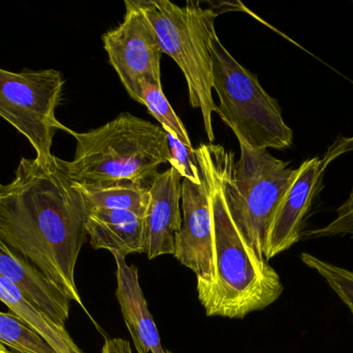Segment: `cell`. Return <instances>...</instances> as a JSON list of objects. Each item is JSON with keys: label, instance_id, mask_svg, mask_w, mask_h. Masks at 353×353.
Segmentation results:
<instances>
[{"label": "cell", "instance_id": "obj_16", "mask_svg": "<svg viewBox=\"0 0 353 353\" xmlns=\"http://www.w3.org/2000/svg\"><path fill=\"white\" fill-rule=\"evenodd\" d=\"M138 103L146 106L149 113L157 120L163 130L173 133L183 144L193 149L184 124L178 117L163 93L161 82L154 80L141 81Z\"/></svg>", "mask_w": 353, "mask_h": 353}, {"label": "cell", "instance_id": "obj_11", "mask_svg": "<svg viewBox=\"0 0 353 353\" xmlns=\"http://www.w3.org/2000/svg\"><path fill=\"white\" fill-rule=\"evenodd\" d=\"M0 276L16 285L28 302L54 323L65 327L72 300L30 263L2 242H0Z\"/></svg>", "mask_w": 353, "mask_h": 353}, {"label": "cell", "instance_id": "obj_1", "mask_svg": "<svg viewBox=\"0 0 353 353\" xmlns=\"http://www.w3.org/2000/svg\"><path fill=\"white\" fill-rule=\"evenodd\" d=\"M87 207L59 165L23 158L0 186V242L26 259L72 302L82 303L74 269L86 240Z\"/></svg>", "mask_w": 353, "mask_h": 353}, {"label": "cell", "instance_id": "obj_4", "mask_svg": "<svg viewBox=\"0 0 353 353\" xmlns=\"http://www.w3.org/2000/svg\"><path fill=\"white\" fill-rule=\"evenodd\" d=\"M150 21L163 52L181 68L188 88L189 104L199 109L208 140L213 143L212 114L217 113L213 99L211 43L217 12L201 1L188 0L184 6L170 0H134Z\"/></svg>", "mask_w": 353, "mask_h": 353}, {"label": "cell", "instance_id": "obj_17", "mask_svg": "<svg viewBox=\"0 0 353 353\" xmlns=\"http://www.w3.org/2000/svg\"><path fill=\"white\" fill-rule=\"evenodd\" d=\"M0 343L12 353H56L37 332L12 313L0 312Z\"/></svg>", "mask_w": 353, "mask_h": 353}, {"label": "cell", "instance_id": "obj_15", "mask_svg": "<svg viewBox=\"0 0 353 353\" xmlns=\"http://www.w3.org/2000/svg\"><path fill=\"white\" fill-rule=\"evenodd\" d=\"M88 209H122L145 218L149 204V186L121 180L99 184H74Z\"/></svg>", "mask_w": 353, "mask_h": 353}, {"label": "cell", "instance_id": "obj_20", "mask_svg": "<svg viewBox=\"0 0 353 353\" xmlns=\"http://www.w3.org/2000/svg\"><path fill=\"white\" fill-rule=\"evenodd\" d=\"M169 141L170 160L172 168L179 175L193 184H201V174L195 158L194 149L186 146L170 131L165 130Z\"/></svg>", "mask_w": 353, "mask_h": 353}, {"label": "cell", "instance_id": "obj_24", "mask_svg": "<svg viewBox=\"0 0 353 353\" xmlns=\"http://www.w3.org/2000/svg\"><path fill=\"white\" fill-rule=\"evenodd\" d=\"M165 353H173V352H165Z\"/></svg>", "mask_w": 353, "mask_h": 353}, {"label": "cell", "instance_id": "obj_14", "mask_svg": "<svg viewBox=\"0 0 353 353\" xmlns=\"http://www.w3.org/2000/svg\"><path fill=\"white\" fill-rule=\"evenodd\" d=\"M0 300L37 332L56 353H83L65 327L57 325L25 298L16 285L0 276Z\"/></svg>", "mask_w": 353, "mask_h": 353}, {"label": "cell", "instance_id": "obj_6", "mask_svg": "<svg viewBox=\"0 0 353 353\" xmlns=\"http://www.w3.org/2000/svg\"><path fill=\"white\" fill-rule=\"evenodd\" d=\"M63 85L56 70L12 73L0 68V117L26 137L43 166L55 161L52 144L56 132L68 130L56 116Z\"/></svg>", "mask_w": 353, "mask_h": 353}, {"label": "cell", "instance_id": "obj_22", "mask_svg": "<svg viewBox=\"0 0 353 353\" xmlns=\"http://www.w3.org/2000/svg\"><path fill=\"white\" fill-rule=\"evenodd\" d=\"M0 353H12L10 352V350H8V348L6 347V346L2 345L1 343H0Z\"/></svg>", "mask_w": 353, "mask_h": 353}, {"label": "cell", "instance_id": "obj_3", "mask_svg": "<svg viewBox=\"0 0 353 353\" xmlns=\"http://www.w3.org/2000/svg\"><path fill=\"white\" fill-rule=\"evenodd\" d=\"M77 141L72 161L58 158L74 184L130 182L149 186L157 169L169 163L170 149L163 126L122 113L103 126L85 133L68 128Z\"/></svg>", "mask_w": 353, "mask_h": 353}, {"label": "cell", "instance_id": "obj_23", "mask_svg": "<svg viewBox=\"0 0 353 353\" xmlns=\"http://www.w3.org/2000/svg\"><path fill=\"white\" fill-rule=\"evenodd\" d=\"M137 352H138V353H148L147 352H145L144 350H142V348H137Z\"/></svg>", "mask_w": 353, "mask_h": 353}, {"label": "cell", "instance_id": "obj_18", "mask_svg": "<svg viewBox=\"0 0 353 353\" xmlns=\"http://www.w3.org/2000/svg\"><path fill=\"white\" fill-rule=\"evenodd\" d=\"M353 151V136L340 137L330 147L329 151L323 158L325 167L336 158ZM350 236L353 238V187L350 196L346 199L345 202L338 207L337 216L331 223L323 228H316L307 232L308 238H330V236Z\"/></svg>", "mask_w": 353, "mask_h": 353}, {"label": "cell", "instance_id": "obj_8", "mask_svg": "<svg viewBox=\"0 0 353 353\" xmlns=\"http://www.w3.org/2000/svg\"><path fill=\"white\" fill-rule=\"evenodd\" d=\"M201 182H182V227L176 234L174 256L196 275V285L215 278L213 217L209 180L199 167Z\"/></svg>", "mask_w": 353, "mask_h": 353}, {"label": "cell", "instance_id": "obj_21", "mask_svg": "<svg viewBox=\"0 0 353 353\" xmlns=\"http://www.w3.org/2000/svg\"><path fill=\"white\" fill-rule=\"evenodd\" d=\"M101 353H134L130 342L122 338L105 340Z\"/></svg>", "mask_w": 353, "mask_h": 353}, {"label": "cell", "instance_id": "obj_12", "mask_svg": "<svg viewBox=\"0 0 353 353\" xmlns=\"http://www.w3.org/2000/svg\"><path fill=\"white\" fill-rule=\"evenodd\" d=\"M86 231L95 250L125 258L145 253V218L132 211L87 207Z\"/></svg>", "mask_w": 353, "mask_h": 353}, {"label": "cell", "instance_id": "obj_13", "mask_svg": "<svg viewBox=\"0 0 353 353\" xmlns=\"http://www.w3.org/2000/svg\"><path fill=\"white\" fill-rule=\"evenodd\" d=\"M114 258L117 280L116 298L134 346L148 353H165L159 330L141 288L138 269L128 265L125 257L114 256Z\"/></svg>", "mask_w": 353, "mask_h": 353}, {"label": "cell", "instance_id": "obj_5", "mask_svg": "<svg viewBox=\"0 0 353 353\" xmlns=\"http://www.w3.org/2000/svg\"><path fill=\"white\" fill-rule=\"evenodd\" d=\"M213 90L217 113L232 128L240 147L252 151H283L294 143V132L284 122L277 99L222 45L218 35L211 43Z\"/></svg>", "mask_w": 353, "mask_h": 353}, {"label": "cell", "instance_id": "obj_19", "mask_svg": "<svg viewBox=\"0 0 353 353\" xmlns=\"http://www.w3.org/2000/svg\"><path fill=\"white\" fill-rule=\"evenodd\" d=\"M301 258L305 265L316 271L327 281L330 287L338 294L342 302L350 308L353 315L352 271L321 260L308 253H303Z\"/></svg>", "mask_w": 353, "mask_h": 353}, {"label": "cell", "instance_id": "obj_9", "mask_svg": "<svg viewBox=\"0 0 353 353\" xmlns=\"http://www.w3.org/2000/svg\"><path fill=\"white\" fill-rule=\"evenodd\" d=\"M325 169L323 160L319 157L306 160L294 169L292 182L268 224L263 246L265 260L285 252L302 238L305 217L321 191Z\"/></svg>", "mask_w": 353, "mask_h": 353}, {"label": "cell", "instance_id": "obj_7", "mask_svg": "<svg viewBox=\"0 0 353 353\" xmlns=\"http://www.w3.org/2000/svg\"><path fill=\"white\" fill-rule=\"evenodd\" d=\"M124 4L123 21L103 35V47L124 88L138 102L141 81L161 82L163 52L150 21L134 0H125Z\"/></svg>", "mask_w": 353, "mask_h": 353}, {"label": "cell", "instance_id": "obj_10", "mask_svg": "<svg viewBox=\"0 0 353 353\" xmlns=\"http://www.w3.org/2000/svg\"><path fill=\"white\" fill-rule=\"evenodd\" d=\"M181 178L178 172L170 167L155 174L149 184V204L145 216V254L150 260L175 253L176 236L182 227Z\"/></svg>", "mask_w": 353, "mask_h": 353}, {"label": "cell", "instance_id": "obj_2", "mask_svg": "<svg viewBox=\"0 0 353 353\" xmlns=\"http://www.w3.org/2000/svg\"><path fill=\"white\" fill-rule=\"evenodd\" d=\"M211 190L215 278L196 285L207 316L243 319L271 306L284 287L280 276L245 240L230 211L220 180L217 145L201 144L194 151Z\"/></svg>", "mask_w": 353, "mask_h": 353}]
</instances>
